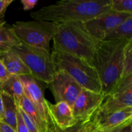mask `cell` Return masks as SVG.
I'll list each match as a JSON object with an SVG mask.
<instances>
[{
  "label": "cell",
  "mask_w": 132,
  "mask_h": 132,
  "mask_svg": "<svg viewBox=\"0 0 132 132\" xmlns=\"http://www.w3.org/2000/svg\"><path fill=\"white\" fill-rule=\"evenodd\" d=\"M111 10V0H62L43 6L30 15L34 20L54 23L85 22Z\"/></svg>",
  "instance_id": "cell-1"
},
{
  "label": "cell",
  "mask_w": 132,
  "mask_h": 132,
  "mask_svg": "<svg viewBox=\"0 0 132 132\" xmlns=\"http://www.w3.org/2000/svg\"><path fill=\"white\" fill-rule=\"evenodd\" d=\"M3 101V122L11 127L16 132L17 130V114L18 107L14 99L9 95L2 93Z\"/></svg>",
  "instance_id": "cell-18"
},
{
  "label": "cell",
  "mask_w": 132,
  "mask_h": 132,
  "mask_svg": "<svg viewBox=\"0 0 132 132\" xmlns=\"http://www.w3.org/2000/svg\"><path fill=\"white\" fill-rule=\"evenodd\" d=\"M16 132H29L24 121H23V118L21 117L20 112L18 110V114H17V130Z\"/></svg>",
  "instance_id": "cell-26"
},
{
  "label": "cell",
  "mask_w": 132,
  "mask_h": 132,
  "mask_svg": "<svg viewBox=\"0 0 132 132\" xmlns=\"http://www.w3.org/2000/svg\"><path fill=\"white\" fill-rule=\"evenodd\" d=\"M130 76H132V40L129 41L125 48L121 79Z\"/></svg>",
  "instance_id": "cell-20"
},
{
  "label": "cell",
  "mask_w": 132,
  "mask_h": 132,
  "mask_svg": "<svg viewBox=\"0 0 132 132\" xmlns=\"http://www.w3.org/2000/svg\"><path fill=\"white\" fill-rule=\"evenodd\" d=\"M18 110H19V112H20L21 117L23 118V121H24V124H25L26 126H27V129H28V131L29 132H38L37 128H36V126L32 122L31 119L30 118L29 116L27 114L24 112H23L19 107H18Z\"/></svg>",
  "instance_id": "cell-23"
},
{
  "label": "cell",
  "mask_w": 132,
  "mask_h": 132,
  "mask_svg": "<svg viewBox=\"0 0 132 132\" xmlns=\"http://www.w3.org/2000/svg\"><path fill=\"white\" fill-rule=\"evenodd\" d=\"M119 132H132L131 124L126 126V127H125L123 129H122Z\"/></svg>",
  "instance_id": "cell-31"
},
{
  "label": "cell",
  "mask_w": 132,
  "mask_h": 132,
  "mask_svg": "<svg viewBox=\"0 0 132 132\" xmlns=\"http://www.w3.org/2000/svg\"><path fill=\"white\" fill-rule=\"evenodd\" d=\"M111 10L132 14L131 0H111Z\"/></svg>",
  "instance_id": "cell-21"
},
{
  "label": "cell",
  "mask_w": 132,
  "mask_h": 132,
  "mask_svg": "<svg viewBox=\"0 0 132 132\" xmlns=\"http://www.w3.org/2000/svg\"><path fill=\"white\" fill-rule=\"evenodd\" d=\"M0 90L2 93L11 97L19 107L21 100L24 96L23 86L19 76L10 75L7 79L0 83Z\"/></svg>",
  "instance_id": "cell-15"
},
{
  "label": "cell",
  "mask_w": 132,
  "mask_h": 132,
  "mask_svg": "<svg viewBox=\"0 0 132 132\" xmlns=\"http://www.w3.org/2000/svg\"><path fill=\"white\" fill-rule=\"evenodd\" d=\"M48 86L56 103L65 102L71 108L82 88L76 80L62 70H57Z\"/></svg>",
  "instance_id": "cell-8"
},
{
  "label": "cell",
  "mask_w": 132,
  "mask_h": 132,
  "mask_svg": "<svg viewBox=\"0 0 132 132\" xmlns=\"http://www.w3.org/2000/svg\"><path fill=\"white\" fill-rule=\"evenodd\" d=\"M131 107L132 76H130L120 80L112 92L106 95L95 113L105 114Z\"/></svg>",
  "instance_id": "cell-7"
},
{
  "label": "cell",
  "mask_w": 132,
  "mask_h": 132,
  "mask_svg": "<svg viewBox=\"0 0 132 132\" xmlns=\"http://www.w3.org/2000/svg\"><path fill=\"white\" fill-rule=\"evenodd\" d=\"M91 125L94 129L113 128L132 122V107L110 113H96L93 116Z\"/></svg>",
  "instance_id": "cell-12"
},
{
  "label": "cell",
  "mask_w": 132,
  "mask_h": 132,
  "mask_svg": "<svg viewBox=\"0 0 132 132\" xmlns=\"http://www.w3.org/2000/svg\"><path fill=\"white\" fill-rule=\"evenodd\" d=\"M19 107L29 116L38 132H50L51 131L53 125L52 126H49L44 122L33 104L24 95L21 100Z\"/></svg>",
  "instance_id": "cell-16"
},
{
  "label": "cell",
  "mask_w": 132,
  "mask_h": 132,
  "mask_svg": "<svg viewBox=\"0 0 132 132\" xmlns=\"http://www.w3.org/2000/svg\"><path fill=\"white\" fill-rule=\"evenodd\" d=\"M14 0H0V24L6 23L5 20V12L9 5Z\"/></svg>",
  "instance_id": "cell-25"
},
{
  "label": "cell",
  "mask_w": 132,
  "mask_h": 132,
  "mask_svg": "<svg viewBox=\"0 0 132 132\" xmlns=\"http://www.w3.org/2000/svg\"><path fill=\"white\" fill-rule=\"evenodd\" d=\"M0 58L6 70L10 75L31 76L29 69L18 54L12 50L0 52Z\"/></svg>",
  "instance_id": "cell-14"
},
{
  "label": "cell",
  "mask_w": 132,
  "mask_h": 132,
  "mask_svg": "<svg viewBox=\"0 0 132 132\" xmlns=\"http://www.w3.org/2000/svg\"><path fill=\"white\" fill-rule=\"evenodd\" d=\"M105 98L103 93H97L82 88L72 106L75 119L85 121L92 119Z\"/></svg>",
  "instance_id": "cell-10"
},
{
  "label": "cell",
  "mask_w": 132,
  "mask_h": 132,
  "mask_svg": "<svg viewBox=\"0 0 132 132\" xmlns=\"http://www.w3.org/2000/svg\"><path fill=\"white\" fill-rule=\"evenodd\" d=\"M87 130H88V128H87ZM87 130H86V131H85V132H86V131H87Z\"/></svg>",
  "instance_id": "cell-32"
},
{
  "label": "cell",
  "mask_w": 132,
  "mask_h": 132,
  "mask_svg": "<svg viewBox=\"0 0 132 132\" xmlns=\"http://www.w3.org/2000/svg\"><path fill=\"white\" fill-rule=\"evenodd\" d=\"M12 50L21 59L37 81L49 84L56 73V67L49 50L28 45L21 42Z\"/></svg>",
  "instance_id": "cell-5"
},
{
  "label": "cell",
  "mask_w": 132,
  "mask_h": 132,
  "mask_svg": "<svg viewBox=\"0 0 132 132\" xmlns=\"http://www.w3.org/2000/svg\"><path fill=\"white\" fill-rule=\"evenodd\" d=\"M132 16V14L110 10L92 19L85 22V28L94 38L102 41L106 36L119 24Z\"/></svg>",
  "instance_id": "cell-9"
},
{
  "label": "cell",
  "mask_w": 132,
  "mask_h": 132,
  "mask_svg": "<svg viewBox=\"0 0 132 132\" xmlns=\"http://www.w3.org/2000/svg\"><path fill=\"white\" fill-rule=\"evenodd\" d=\"M19 77L23 84L24 96L33 104L44 122L48 126H52L53 123L48 113L46 99L44 97L41 85L31 76H21Z\"/></svg>",
  "instance_id": "cell-11"
},
{
  "label": "cell",
  "mask_w": 132,
  "mask_h": 132,
  "mask_svg": "<svg viewBox=\"0 0 132 132\" xmlns=\"http://www.w3.org/2000/svg\"><path fill=\"white\" fill-rule=\"evenodd\" d=\"M91 121L92 119L85 121H79L73 126L64 130L59 128L54 124H53L52 128L50 132H85L90 125Z\"/></svg>",
  "instance_id": "cell-22"
},
{
  "label": "cell",
  "mask_w": 132,
  "mask_h": 132,
  "mask_svg": "<svg viewBox=\"0 0 132 132\" xmlns=\"http://www.w3.org/2000/svg\"><path fill=\"white\" fill-rule=\"evenodd\" d=\"M21 3L23 5V10L24 11H27V10H30L34 9L38 3V1L37 0H21Z\"/></svg>",
  "instance_id": "cell-27"
},
{
  "label": "cell",
  "mask_w": 132,
  "mask_h": 132,
  "mask_svg": "<svg viewBox=\"0 0 132 132\" xmlns=\"http://www.w3.org/2000/svg\"><path fill=\"white\" fill-rule=\"evenodd\" d=\"M12 28L21 42L50 51V41L55 32V23L41 20L17 21Z\"/></svg>",
  "instance_id": "cell-6"
},
{
  "label": "cell",
  "mask_w": 132,
  "mask_h": 132,
  "mask_svg": "<svg viewBox=\"0 0 132 132\" xmlns=\"http://www.w3.org/2000/svg\"><path fill=\"white\" fill-rule=\"evenodd\" d=\"M46 107L52 122L61 130L72 127L77 122L73 117L72 108L65 102L52 104L46 100Z\"/></svg>",
  "instance_id": "cell-13"
},
{
  "label": "cell",
  "mask_w": 132,
  "mask_h": 132,
  "mask_svg": "<svg viewBox=\"0 0 132 132\" xmlns=\"http://www.w3.org/2000/svg\"><path fill=\"white\" fill-rule=\"evenodd\" d=\"M3 101L2 92L0 90V122H3Z\"/></svg>",
  "instance_id": "cell-30"
},
{
  "label": "cell",
  "mask_w": 132,
  "mask_h": 132,
  "mask_svg": "<svg viewBox=\"0 0 132 132\" xmlns=\"http://www.w3.org/2000/svg\"><path fill=\"white\" fill-rule=\"evenodd\" d=\"M129 39L100 41L93 59L101 85L102 93L107 95L121 79L124 55Z\"/></svg>",
  "instance_id": "cell-2"
},
{
  "label": "cell",
  "mask_w": 132,
  "mask_h": 132,
  "mask_svg": "<svg viewBox=\"0 0 132 132\" xmlns=\"http://www.w3.org/2000/svg\"><path fill=\"white\" fill-rule=\"evenodd\" d=\"M53 48L73 54L93 66L94 54L100 41L89 34L83 22L55 23Z\"/></svg>",
  "instance_id": "cell-3"
},
{
  "label": "cell",
  "mask_w": 132,
  "mask_h": 132,
  "mask_svg": "<svg viewBox=\"0 0 132 132\" xmlns=\"http://www.w3.org/2000/svg\"><path fill=\"white\" fill-rule=\"evenodd\" d=\"M51 54L57 70L67 72L82 88L102 93L98 74L92 65L73 54L55 48H53Z\"/></svg>",
  "instance_id": "cell-4"
},
{
  "label": "cell",
  "mask_w": 132,
  "mask_h": 132,
  "mask_svg": "<svg viewBox=\"0 0 132 132\" xmlns=\"http://www.w3.org/2000/svg\"><path fill=\"white\" fill-rule=\"evenodd\" d=\"M10 76V74L7 72L0 58V83H2L5 80L7 79Z\"/></svg>",
  "instance_id": "cell-28"
},
{
  "label": "cell",
  "mask_w": 132,
  "mask_h": 132,
  "mask_svg": "<svg viewBox=\"0 0 132 132\" xmlns=\"http://www.w3.org/2000/svg\"><path fill=\"white\" fill-rule=\"evenodd\" d=\"M132 40V16L130 17L111 30L106 36L103 41L115 40Z\"/></svg>",
  "instance_id": "cell-19"
},
{
  "label": "cell",
  "mask_w": 132,
  "mask_h": 132,
  "mask_svg": "<svg viewBox=\"0 0 132 132\" xmlns=\"http://www.w3.org/2000/svg\"><path fill=\"white\" fill-rule=\"evenodd\" d=\"M0 132H15L9 126L3 122H0Z\"/></svg>",
  "instance_id": "cell-29"
},
{
  "label": "cell",
  "mask_w": 132,
  "mask_h": 132,
  "mask_svg": "<svg viewBox=\"0 0 132 132\" xmlns=\"http://www.w3.org/2000/svg\"><path fill=\"white\" fill-rule=\"evenodd\" d=\"M21 43L12 26L6 23L0 24V52L9 51Z\"/></svg>",
  "instance_id": "cell-17"
},
{
  "label": "cell",
  "mask_w": 132,
  "mask_h": 132,
  "mask_svg": "<svg viewBox=\"0 0 132 132\" xmlns=\"http://www.w3.org/2000/svg\"><path fill=\"white\" fill-rule=\"evenodd\" d=\"M132 122H128V123L123 124V125H121L120 126H117V127L113 128H108V129H104V130H99V129H94V128H92L91 125V122H90V125H89L88 128V130L86 132H119L122 129H123L124 128L126 127L128 125L131 124Z\"/></svg>",
  "instance_id": "cell-24"
}]
</instances>
